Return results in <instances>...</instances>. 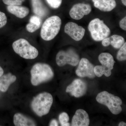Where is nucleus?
<instances>
[{"mask_svg":"<svg viewBox=\"0 0 126 126\" xmlns=\"http://www.w3.org/2000/svg\"><path fill=\"white\" fill-rule=\"evenodd\" d=\"M3 74H4V70L0 66V77L2 76Z\"/></svg>","mask_w":126,"mask_h":126,"instance_id":"30","label":"nucleus"},{"mask_svg":"<svg viewBox=\"0 0 126 126\" xmlns=\"http://www.w3.org/2000/svg\"><path fill=\"white\" fill-rule=\"evenodd\" d=\"M98 59L102 65L112 70L115 63L112 55L108 53H103L99 55Z\"/></svg>","mask_w":126,"mask_h":126,"instance_id":"17","label":"nucleus"},{"mask_svg":"<svg viewBox=\"0 0 126 126\" xmlns=\"http://www.w3.org/2000/svg\"><path fill=\"white\" fill-rule=\"evenodd\" d=\"M119 26L122 29L126 30V17L125 16L119 22Z\"/></svg>","mask_w":126,"mask_h":126,"instance_id":"28","label":"nucleus"},{"mask_svg":"<svg viewBox=\"0 0 126 126\" xmlns=\"http://www.w3.org/2000/svg\"><path fill=\"white\" fill-rule=\"evenodd\" d=\"M56 61L57 64L60 67L69 64L75 66L78 64L80 60L79 55L73 49L66 50H61L56 55Z\"/></svg>","mask_w":126,"mask_h":126,"instance_id":"7","label":"nucleus"},{"mask_svg":"<svg viewBox=\"0 0 126 126\" xmlns=\"http://www.w3.org/2000/svg\"><path fill=\"white\" fill-rule=\"evenodd\" d=\"M40 26L35 24L31 23H29L26 26V30L30 33H33L37 30L39 29Z\"/></svg>","mask_w":126,"mask_h":126,"instance_id":"25","label":"nucleus"},{"mask_svg":"<svg viewBox=\"0 0 126 126\" xmlns=\"http://www.w3.org/2000/svg\"><path fill=\"white\" fill-rule=\"evenodd\" d=\"M76 74L79 77L84 78L87 77L90 78H94L95 77L94 72V66L90 63L88 60L82 58L79 63Z\"/></svg>","mask_w":126,"mask_h":126,"instance_id":"8","label":"nucleus"},{"mask_svg":"<svg viewBox=\"0 0 126 126\" xmlns=\"http://www.w3.org/2000/svg\"><path fill=\"white\" fill-rule=\"evenodd\" d=\"M25 0H2L5 4L7 5H20Z\"/></svg>","mask_w":126,"mask_h":126,"instance_id":"24","label":"nucleus"},{"mask_svg":"<svg viewBox=\"0 0 126 126\" xmlns=\"http://www.w3.org/2000/svg\"><path fill=\"white\" fill-rule=\"evenodd\" d=\"M49 126H58V122L56 119H53L50 123Z\"/></svg>","mask_w":126,"mask_h":126,"instance_id":"29","label":"nucleus"},{"mask_svg":"<svg viewBox=\"0 0 126 126\" xmlns=\"http://www.w3.org/2000/svg\"><path fill=\"white\" fill-rule=\"evenodd\" d=\"M96 100L99 103L107 106L113 114L117 115L122 112V101L119 97L103 91L97 94Z\"/></svg>","mask_w":126,"mask_h":126,"instance_id":"5","label":"nucleus"},{"mask_svg":"<svg viewBox=\"0 0 126 126\" xmlns=\"http://www.w3.org/2000/svg\"><path fill=\"white\" fill-rule=\"evenodd\" d=\"M90 5L84 3H78L74 5L69 12L70 17L76 20L81 19L84 16L89 15L92 11Z\"/></svg>","mask_w":126,"mask_h":126,"instance_id":"11","label":"nucleus"},{"mask_svg":"<svg viewBox=\"0 0 126 126\" xmlns=\"http://www.w3.org/2000/svg\"><path fill=\"white\" fill-rule=\"evenodd\" d=\"M65 33L76 41H79L83 39L85 33V29L74 22H68L64 27Z\"/></svg>","mask_w":126,"mask_h":126,"instance_id":"9","label":"nucleus"},{"mask_svg":"<svg viewBox=\"0 0 126 126\" xmlns=\"http://www.w3.org/2000/svg\"><path fill=\"white\" fill-rule=\"evenodd\" d=\"M53 102L52 95L49 93L39 94L34 98L31 103V107L34 112L41 117L49 112Z\"/></svg>","mask_w":126,"mask_h":126,"instance_id":"2","label":"nucleus"},{"mask_svg":"<svg viewBox=\"0 0 126 126\" xmlns=\"http://www.w3.org/2000/svg\"><path fill=\"white\" fill-rule=\"evenodd\" d=\"M94 7L103 12L111 11L116 6L115 0H93Z\"/></svg>","mask_w":126,"mask_h":126,"instance_id":"13","label":"nucleus"},{"mask_svg":"<svg viewBox=\"0 0 126 126\" xmlns=\"http://www.w3.org/2000/svg\"><path fill=\"white\" fill-rule=\"evenodd\" d=\"M7 10L9 12L19 18H24L29 14V9L20 5H8Z\"/></svg>","mask_w":126,"mask_h":126,"instance_id":"14","label":"nucleus"},{"mask_svg":"<svg viewBox=\"0 0 126 126\" xmlns=\"http://www.w3.org/2000/svg\"><path fill=\"white\" fill-rule=\"evenodd\" d=\"M61 23V19L58 16H52L47 18L41 27L40 32L41 38L47 41L54 39L60 31Z\"/></svg>","mask_w":126,"mask_h":126,"instance_id":"3","label":"nucleus"},{"mask_svg":"<svg viewBox=\"0 0 126 126\" xmlns=\"http://www.w3.org/2000/svg\"><path fill=\"white\" fill-rule=\"evenodd\" d=\"M32 9L34 14L40 17H44L46 15L47 10L43 4L41 0H32Z\"/></svg>","mask_w":126,"mask_h":126,"instance_id":"18","label":"nucleus"},{"mask_svg":"<svg viewBox=\"0 0 126 126\" xmlns=\"http://www.w3.org/2000/svg\"><path fill=\"white\" fill-rule=\"evenodd\" d=\"M12 46L15 52L23 58L34 59L38 55L39 52L37 49L24 39L20 38L15 41Z\"/></svg>","mask_w":126,"mask_h":126,"instance_id":"4","label":"nucleus"},{"mask_svg":"<svg viewBox=\"0 0 126 126\" xmlns=\"http://www.w3.org/2000/svg\"><path fill=\"white\" fill-rule=\"evenodd\" d=\"M49 6L53 9H57L61 6L62 0H46Z\"/></svg>","mask_w":126,"mask_h":126,"instance_id":"23","label":"nucleus"},{"mask_svg":"<svg viewBox=\"0 0 126 126\" xmlns=\"http://www.w3.org/2000/svg\"><path fill=\"white\" fill-rule=\"evenodd\" d=\"M118 126H126V123L124 122H121L120 123H119V125H118Z\"/></svg>","mask_w":126,"mask_h":126,"instance_id":"31","label":"nucleus"},{"mask_svg":"<svg viewBox=\"0 0 126 126\" xmlns=\"http://www.w3.org/2000/svg\"><path fill=\"white\" fill-rule=\"evenodd\" d=\"M88 29L93 39L96 41H101L107 38L111 33L108 26L103 20L99 18L94 19L89 24Z\"/></svg>","mask_w":126,"mask_h":126,"instance_id":"6","label":"nucleus"},{"mask_svg":"<svg viewBox=\"0 0 126 126\" xmlns=\"http://www.w3.org/2000/svg\"><path fill=\"white\" fill-rule=\"evenodd\" d=\"M94 72L95 75L98 77H101L103 75L109 77L111 74V70L102 65H97L94 67Z\"/></svg>","mask_w":126,"mask_h":126,"instance_id":"20","label":"nucleus"},{"mask_svg":"<svg viewBox=\"0 0 126 126\" xmlns=\"http://www.w3.org/2000/svg\"><path fill=\"white\" fill-rule=\"evenodd\" d=\"M87 90V85L86 83L79 79H75L72 83L67 87V93L75 97L78 98L83 96Z\"/></svg>","mask_w":126,"mask_h":126,"instance_id":"10","label":"nucleus"},{"mask_svg":"<svg viewBox=\"0 0 126 126\" xmlns=\"http://www.w3.org/2000/svg\"><path fill=\"white\" fill-rule=\"evenodd\" d=\"M90 123L87 113L83 109L77 110L72 120V126H88Z\"/></svg>","mask_w":126,"mask_h":126,"instance_id":"12","label":"nucleus"},{"mask_svg":"<svg viewBox=\"0 0 126 126\" xmlns=\"http://www.w3.org/2000/svg\"><path fill=\"white\" fill-rule=\"evenodd\" d=\"M16 79V77L10 73L2 75L0 77V91L2 92H6L10 85Z\"/></svg>","mask_w":126,"mask_h":126,"instance_id":"15","label":"nucleus"},{"mask_svg":"<svg viewBox=\"0 0 126 126\" xmlns=\"http://www.w3.org/2000/svg\"><path fill=\"white\" fill-rule=\"evenodd\" d=\"M69 117L67 113L65 112L62 113L59 116V120L62 126H64L66 123H67L69 121Z\"/></svg>","mask_w":126,"mask_h":126,"instance_id":"22","label":"nucleus"},{"mask_svg":"<svg viewBox=\"0 0 126 126\" xmlns=\"http://www.w3.org/2000/svg\"><path fill=\"white\" fill-rule=\"evenodd\" d=\"M109 38L110 45L116 49L120 48L125 43L124 38L118 35H113Z\"/></svg>","mask_w":126,"mask_h":126,"instance_id":"19","label":"nucleus"},{"mask_svg":"<svg viewBox=\"0 0 126 126\" xmlns=\"http://www.w3.org/2000/svg\"><path fill=\"white\" fill-rule=\"evenodd\" d=\"M118 52L117 58L119 61H125L126 60V43L120 48Z\"/></svg>","mask_w":126,"mask_h":126,"instance_id":"21","label":"nucleus"},{"mask_svg":"<svg viewBox=\"0 0 126 126\" xmlns=\"http://www.w3.org/2000/svg\"><path fill=\"white\" fill-rule=\"evenodd\" d=\"M122 3L123 4L125 5V6H126V0H122Z\"/></svg>","mask_w":126,"mask_h":126,"instance_id":"32","label":"nucleus"},{"mask_svg":"<svg viewBox=\"0 0 126 126\" xmlns=\"http://www.w3.org/2000/svg\"><path fill=\"white\" fill-rule=\"evenodd\" d=\"M29 22L33 23L37 25L41 26L42 24V20L40 17L38 16L34 15L32 16L30 18Z\"/></svg>","mask_w":126,"mask_h":126,"instance_id":"26","label":"nucleus"},{"mask_svg":"<svg viewBox=\"0 0 126 126\" xmlns=\"http://www.w3.org/2000/svg\"><path fill=\"white\" fill-rule=\"evenodd\" d=\"M14 123L16 126H34L36 124L32 119L20 113L14 115Z\"/></svg>","mask_w":126,"mask_h":126,"instance_id":"16","label":"nucleus"},{"mask_svg":"<svg viewBox=\"0 0 126 126\" xmlns=\"http://www.w3.org/2000/svg\"><path fill=\"white\" fill-rule=\"evenodd\" d=\"M7 23V18L5 14L0 11V29L4 27Z\"/></svg>","mask_w":126,"mask_h":126,"instance_id":"27","label":"nucleus"},{"mask_svg":"<svg viewBox=\"0 0 126 126\" xmlns=\"http://www.w3.org/2000/svg\"><path fill=\"white\" fill-rule=\"evenodd\" d=\"M31 82L34 86H37L49 81L54 77V73L50 66L47 64L37 63L31 70Z\"/></svg>","mask_w":126,"mask_h":126,"instance_id":"1","label":"nucleus"}]
</instances>
